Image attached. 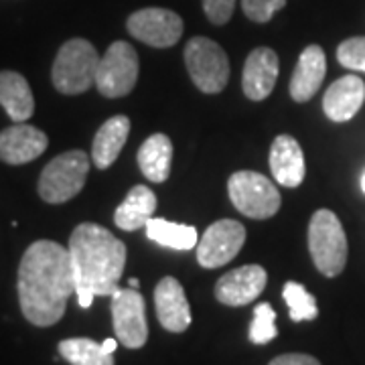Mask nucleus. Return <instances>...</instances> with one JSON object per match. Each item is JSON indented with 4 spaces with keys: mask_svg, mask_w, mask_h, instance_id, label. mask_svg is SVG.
I'll list each match as a JSON object with an SVG mask.
<instances>
[{
    "mask_svg": "<svg viewBox=\"0 0 365 365\" xmlns=\"http://www.w3.org/2000/svg\"><path fill=\"white\" fill-rule=\"evenodd\" d=\"M128 31L132 37L143 41L150 47H173L182 35V21L169 9H143L130 14Z\"/></svg>",
    "mask_w": 365,
    "mask_h": 365,
    "instance_id": "nucleus-11",
    "label": "nucleus"
},
{
    "mask_svg": "<svg viewBox=\"0 0 365 365\" xmlns=\"http://www.w3.org/2000/svg\"><path fill=\"white\" fill-rule=\"evenodd\" d=\"M246 244V227L235 220H220L209 225L197 244V262L203 268H222L234 260Z\"/></svg>",
    "mask_w": 365,
    "mask_h": 365,
    "instance_id": "nucleus-10",
    "label": "nucleus"
},
{
    "mask_svg": "<svg viewBox=\"0 0 365 365\" xmlns=\"http://www.w3.org/2000/svg\"><path fill=\"white\" fill-rule=\"evenodd\" d=\"M266 270L258 264L235 268L217 280L215 299L227 307H244L260 297L266 288Z\"/></svg>",
    "mask_w": 365,
    "mask_h": 365,
    "instance_id": "nucleus-12",
    "label": "nucleus"
},
{
    "mask_svg": "<svg viewBox=\"0 0 365 365\" xmlns=\"http://www.w3.org/2000/svg\"><path fill=\"white\" fill-rule=\"evenodd\" d=\"M90 158L83 150H69L55 157L39 177V195L47 203H66L86 185Z\"/></svg>",
    "mask_w": 365,
    "mask_h": 365,
    "instance_id": "nucleus-5",
    "label": "nucleus"
},
{
    "mask_svg": "<svg viewBox=\"0 0 365 365\" xmlns=\"http://www.w3.org/2000/svg\"><path fill=\"white\" fill-rule=\"evenodd\" d=\"M155 209H157V195L146 185H136L122 201V205L116 209L114 223L124 232L140 230L153 220Z\"/></svg>",
    "mask_w": 365,
    "mask_h": 365,
    "instance_id": "nucleus-21",
    "label": "nucleus"
},
{
    "mask_svg": "<svg viewBox=\"0 0 365 365\" xmlns=\"http://www.w3.org/2000/svg\"><path fill=\"white\" fill-rule=\"evenodd\" d=\"M47 134L25 122H16L0 132V160L6 165H25L47 150Z\"/></svg>",
    "mask_w": 365,
    "mask_h": 365,
    "instance_id": "nucleus-13",
    "label": "nucleus"
},
{
    "mask_svg": "<svg viewBox=\"0 0 365 365\" xmlns=\"http://www.w3.org/2000/svg\"><path fill=\"white\" fill-rule=\"evenodd\" d=\"M128 132L130 120L126 116H114L102 124L91 146V158L98 169H108L120 157L124 144L128 140Z\"/></svg>",
    "mask_w": 365,
    "mask_h": 365,
    "instance_id": "nucleus-19",
    "label": "nucleus"
},
{
    "mask_svg": "<svg viewBox=\"0 0 365 365\" xmlns=\"http://www.w3.org/2000/svg\"><path fill=\"white\" fill-rule=\"evenodd\" d=\"M0 106L9 118L16 122H26L35 112V98L26 81L16 71H0Z\"/></svg>",
    "mask_w": 365,
    "mask_h": 365,
    "instance_id": "nucleus-20",
    "label": "nucleus"
},
{
    "mask_svg": "<svg viewBox=\"0 0 365 365\" xmlns=\"http://www.w3.org/2000/svg\"><path fill=\"white\" fill-rule=\"evenodd\" d=\"M287 6V0H242L244 14L254 23H268L274 14Z\"/></svg>",
    "mask_w": 365,
    "mask_h": 365,
    "instance_id": "nucleus-28",
    "label": "nucleus"
},
{
    "mask_svg": "<svg viewBox=\"0 0 365 365\" xmlns=\"http://www.w3.org/2000/svg\"><path fill=\"white\" fill-rule=\"evenodd\" d=\"M128 284H130V288H138L140 282H138V278H130V282H128Z\"/></svg>",
    "mask_w": 365,
    "mask_h": 365,
    "instance_id": "nucleus-32",
    "label": "nucleus"
},
{
    "mask_svg": "<svg viewBox=\"0 0 365 365\" xmlns=\"http://www.w3.org/2000/svg\"><path fill=\"white\" fill-rule=\"evenodd\" d=\"M112 323L116 339L128 349H140L148 339L146 309L138 288H118L112 294Z\"/></svg>",
    "mask_w": 365,
    "mask_h": 365,
    "instance_id": "nucleus-9",
    "label": "nucleus"
},
{
    "mask_svg": "<svg viewBox=\"0 0 365 365\" xmlns=\"http://www.w3.org/2000/svg\"><path fill=\"white\" fill-rule=\"evenodd\" d=\"M365 100V83L357 76H345L329 86L323 98V110L333 122L351 120Z\"/></svg>",
    "mask_w": 365,
    "mask_h": 365,
    "instance_id": "nucleus-17",
    "label": "nucleus"
},
{
    "mask_svg": "<svg viewBox=\"0 0 365 365\" xmlns=\"http://www.w3.org/2000/svg\"><path fill=\"white\" fill-rule=\"evenodd\" d=\"M73 292L76 278L69 248L49 240L31 244L19 266V300L26 321L35 327L59 323Z\"/></svg>",
    "mask_w": 365,
    "mask_h": 365,
    "instance_id": "nucleus-1",
    "label": "nucleus"
},
{
    "mask_svg": "<svg viewBox=\"0 0 365 365\" xmlns=\"http://www.w3.org/2000/svg\"><path fill=\"white\" fill-rule=\"evenodd\" d=\"M235 0H203V11L213 25H225L234 14Z\"/></svg>",
    "mask_w": 365,
    "mask_h": 365,
    "instance_id": "nucleus-29",
    "label": "nucleus"
},
{
    "mask_svg": "<svg viewBox=\"0 0 365 365\" xmlns=\"http://www.w3.org/2000/svg\"><path fill=\"white\" fill-rule=\"evenodd\" d=\"M187 71L203 93H220L230 79L227 55L215 41L195 37L185 47Z\"/></svg>",
    "mask_w": 365,
    "mask_h": 365,
    "instance_id": "nucleus-7",
    "label": "nucleus"
},
{
    "mask_svg": "<svg viewBox=\"0 0 365 365\" xmlns=\"http://www.w3.org/2000/svg\"><path fill=\"white\" fill-rule=\"evenodd\" d=\"M327 73L325 51L319 45H309L300 53L299 63L290 79V96L294 102H309L323 86Z\"/></svg>",
    "mask_w": 365,
    "mask_h": 365,
    "instance_id": "nucleus-16",
    "label": "nucleus"
},
{
    "mask_svg": "<svg viewBox=\"0 0 365 365\" xmlns=\"http://www.w3.org/2000/svg\"><path fill=\"white\" fill-rule=\"evenodd\" d=\"M173 143L167 134H153L138 150V167L143 175L153 182H165L170 175Z\"/></svg>",
    "mask_w": 365,
    "mask_h": 365,
    "instance_id": "nucleus-22",
    "label": "nucleus"
},
{
    "mask_svg": "<svg viewBox=\"0 0 365 365\" xmlns=\"http://www.w3.org/2000/svg\"><path fill=\"white\" fill-rule=\"evenodd\" d=\"M337 59L343 67L365 71V37H353L343 41L337 49Z\"/></svg>",
    "mask_w": 365,
    "mask_h": 365,
    "instance_id": "nucleus-27",
    "label": "nucleus"
},
{
    "mask_svg": "<svg viewBox=\"0 0 365 365\" xmlns=\"http://www.w3.org/2000/svg\"><path fill=\"white\" fill-rule=\"evenodd\" d=\"M309 250L317 270L323 276H339L347 264V235L337 215L319 209L309 223Z\"/></svg>",
    "mask_w": 365,
    "mask_h": 365,
    "instance_id": "nucleus-4",
    "label": "nucleus"
},
{
    "mask_svg": "<svg viewBox=\"0 0 365 365\" xmlns=\"http://www.w3.org/2000/svg\"><path fill=\"white\" fill-rule=\"evenodd\" d=\"M59 353L71 365H114V355L106 351L102 343L86 337L61 341Z\"/></svg>",
    "mask_w": 365,
    "mask_h": 365,
    "instance_id": "nucleus-24",
    "label": "nucleus"
},
{
    "mask_svg": "<svg viewBox=\"0 0 365 365\" xmlns=\"http://www.w3.org/2000/svg\"><path fill=\"white\" fill-rule=\"evenodd\" d=\"M69 256L81 309L96 297H112L126 266V246L112 232L96 223H81L69 240Z\"/></svg>",
    "mask_w": 365,
    "mask_h": 365,
    "instance_id": "nucleus-2",
    "label": "nucleus"
},
{
    "mask_svg": "<svg viewBox=\"0 0 365 365\" xmlns=\"http://www.w3.org/2000/svg\"><path fill=\"white\" fill-rule=\"evenodd\" d=\"M100 57L96 47L86 39H71L59 49L53 63V86L57 91L76 96L96 86Z\"/></svg>",
    "mask_w": 365,
    "mask_h": 365,
    "instance_id": "nucleus-3",
    "label": "nucleus"
},
{
    "mask_svg": "<svg viewBox=\"0 0 365 365\" xmlns=\"http://www.w3.org/2000/svg\"><path fill=\"white\" fill-rule=\"evenodd\" d=\"M282 297H284V302L288 304L290 319L294 323L314 321L317 319V314H319L317 300L302 284H299V282H287L284 290H282Z\"/></svg>",
    "mask_w": 365,
    "mask_h": 365,
    "instance_id": "nucleus-25",
    "label": "nucleus"
},
{
    "mask_svg": "<svg viewBox=\"0 0 365 365\" xmlns=\"http://www.w3.org/2000/svg\"><path fill=\"white\" fill-rule=\"evenodd\" d=\"M155 307L158 323L170 333H182L191 325V307L177 278L165 276L158 282L155 288Z\"/></svg>",
    "mask_w": 365,
    "mask_h": 365,
    "instance_id": "nucleus-14",
    "label": "nucleus"
},
{
    "mask_svg": "<svg viewBox=\"0 0 365 365\" xmlns=\"http://www.w3.org/2000/svg\"><path fill=\"white\" fill-rule=\"evenodd\" d=\"M234 207L252 220H268L280 209L282 197L268 177L256 170H237L227 182Z\"/></svg>",
    "mask_w": 365,
    "mask_h": 365,
    "instance_id": "nucleus-6",
    "label": "nucleus"
},
{
    "mask_svg": "<svg viewBox=\"0 0 365 365\" xmlns=\"http://www.w3.org/2000/svg\"><path fill=\"white\" fill-rule=\"evenodd\" d=\"M276 335H278V329H276V313H274L272 304L260 302L254 309V319H252L248 333L250 341L256 345H266L276 339Z\"/></svg>",
    "mask_w": 365,
    "mask_h": 365,
    "instance_id": "nucleus-26",
    "label": "nucleus"
},
{
    "mask_svg": "<svg viewBox=\"0 0 365 365\" xmlns=\"http://www.w3.org/2000/svg\"><path fill=\"white\" fill-rule=\"evenodd\" d=\"M270 365H321L319 359H314L313 355H304V353H287V355H278L276 359L270 361Z\"/></svg>",
    "mask_w": 365,
    "mask_h": 365,
    "instance_id": "nucleus-30",
    "label": "nucleus"
},
{
    "mask_svg": "<svg viewBox=\"0 0 365 365\" xmlns=\"http://www.w3.org/2000/svg\"><path fill=\"white\" fill-rule=\"evenodd\" d=\"M146 235L148 240L157 242L158 246H165L170 250H191L197 246V230L193 225L185 223H173L167 220L153 217L146 223Z\"/></svg>",
    "mask_w": 365,
    "mask_h": 365,
    "instance_id": "nucleus-23",
    "label": "nucleus"
},
{
    "mask_svg": "<svg viewBox=\"0 0 365 365\" xmlns=\"http://www.w3.org/2000/svg\"><path fill=\"white\" fill-rule=\"evenodd\" d=\"M118 343H120V341H116V339H106L104 343H102V345H104L106 351L112 353V355H114V351H116V349H118Z\"/></svg>",
    "mask_w": 365,
    "mask_h": 365,
    "instance_id": "nucleus-31",
    "label": "nucleus"
},
{
    "mask_svg": "<svg viewBox=\"0 0 365 365\" xmlns=\"http://www.w3.org/2000/svg\"><path fill=\"white\" fill-rule=\"evenodd\" d=\"M278 71H280L278 55L272 49H268V47L254 49L248 55L246 66H244V76H242L244 93L254 102L268 98L274 90Z\"/></svg>",
    "mask_w": 365,
    "mask_h": 365,
    "instance_id": "nucleus-15",
    "label": "nucleus"
},
{
    "mask_svg": "<svg viewBox=\"0 0 365 365\" xmlns=\"http://www.w3.org/2000/svg\"><path fill=\"white\" fill-rule=\"evenodd\" d=\"M138 79V55L130 43L116 41L100 59L96 88L106 98H122L130 93Z\"/></svg>",
    "mask_w": 365,
    "mask_h": 365,
    "instance_id": "nucleus-8",
    "label": "nucleus"
},
{
    "mask_svg": "<svg viewBox=\"0 0 365 365\" xmlns=\"http://www.w3.org/2000/svg\"><path fill=\"white\" fill-rule=\"evenodd\" d=\"M272 177L284 187H299L304 179V155L292 136H278L270 148Z\"/></svg>",
    "mask_w": 365,
    "mask_h": 365,
    "instance_id": "nucleus-18",
    "label": "nucleus"
},
{
    "mask_svg": "<svg viewBox=\"0 0 365 365\" xmlns=\"http://www.w3.org/2000/svg\"><path fill=\"white\" fill-rule=\"evenodd\" d=\"M361 189H364V193H365V173H364V177H361Z\"/></svg>",
    "mask_w": 365,
    "mask_h": 365,
    "instance_id": "nucleus-33",
    "label": "nucleus"
}]
</instances>
